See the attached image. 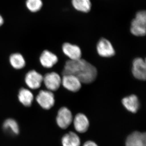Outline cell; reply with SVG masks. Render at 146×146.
<instances>
[{"mask_svg":"<svg viewBox=\"0 0 146 146\" xmlns=\"http://www.w3.org/2000/svg\"><path fill=\"white\" fill-rule=\"evenodd\" d=\"M63 53L70 60H76L81 58L82 52L80 48L75 45L69 43H64L62 46Z\"/></svg>","mask_w":146,"mask_h":146,"instance_id":"11","label":"cell"},{"mask_svg":"<svg viewBox=\"0 0 146 146\" xmlns=\"http://www.w3.org/2000/svg\"><path fill=\"white\" fill-rule=\"evenodd\" d=\"M4 129L13 134L19 133V127L18 123L13 119H9L6 120L3 125Z\"/></svg>","mask_w":146,"mask_h":146,"instance_id":"19","label":"cell"},{"mask_svg":"<svg viewBox=\"0 0 146 146\" xmlns=\"http://www.w3.org/2000/svg\"><path fill=\"white\" fill-rule=\"evenodd\" d=\"M130 31L136 36H144L146 32V13L145 11H138L131 24Z\"/></svg>","mask_w":146,"mask_h":146,"instance_id":"2","label":"cell"},{"mask_svg":"<svg viewBox=\"0 0 146 146\" xmlns=\"http://www.w3.org/2000/svg\"><path fill=\"white\" fill-rule=\"evenodd\" d=\"M9 61L11 66L15 69L20 70L25 66L26 62L23 56L20 53L11 54L9 58Z\"/></svg>","mask_w":146,"mask_h":146,"instance_id":"18","label":"cell"},{"mask_svg":"<svg viewBox=\"0 0 146 146\" xmlns=\"http://www.w3.org/2000/svg\"><path fill=\"white\" fill-rule=\"evenodd\" d=\"M72 5L74 8L80 12L88 13L91 8L90 0H72Z\"/></svg>","mask_w":146,"mask_h":146,"instance_id":"17","label":"cell"},{"mask_svg":"<svg viewBox=\"0 0 146 146\" xmlns=\"http://www.w3.org/2000/svg\"><path fill=\"white\" fill-rule=\"evenodd\" d=\"M62 143L63 146H80V139L76 133L70 132L63 136Z\"/></svg>","mask_w":146,"mask_h":146,"instance_id":"16","label":"cell"},{"mask_svg":"<svg viewBox=\"0 0 146 146\" xmlns=\"http://www.w3.org/2000/svg\"><path fill=\"white\" fill-rule=\"evenodd\" d=\"M45 86L49 91H56L60 87L62 79L58 74L55 72L48 73L43 77Z\"/></svg>","mask_w":146,"mask_h":146,"instance_id":"4","label":"cell"},{"mask_svg":"<svg viewBox=\"0 0 146 146\" xmlns=\"http://www.w3.org/2000/svg\"><path fill=\"white\" fill-rule=\"evenodd\" d=\"M18 98L22 104L26 107H29L32 104L34 96L33 93L29 89L22 88L19 91Z\"/></svg>","mask_w":146,"mask_h":146,"instance_id":"15","label":"cell"},{"mask_svg":"<svg viewBox=\"0 0 146 146\" xmlns=\"http://www.w3.org/2000/svg\"><path fill=\"white\" fill-rule=\"evenodd\" d=\"M88 118L82 113H79L76 115L74 120L75 129L79 133H84L88 129L89 127Z\"/></svg>","mask_w":146,"mask_h":146,"instance_id":"13","label":"cell"},{"mask_svg":"<svg viewBox=\"0 0 146 146\" xmlns=\"http://www.w3.org/2000/svg\"><path fill=\"white\" fill-rule=\"evenodd\" d=\"M81 83L76 77L71 74L63 75L61 82L64 88L73 92L78 91L80 89Z\"/></svg>","mask_w":146,"mask_h":146,"instance_id":"8","label":"cell"},{"mask_svg":"<svg viewBox=\"0 0 146 146\" xmlns=\"http://www.w3.org/2000/svg\"><path fill=\"white\" fill-rule=\"evenodd\" d=\"M36 100L42 108L46 110L50 109L54 104V95L52 91L41 90L36 97Z\"/></svg>","mask_w":146,"mask_h":146,"instance_id":"3","label":"cell"},{"mask_svg":"<svg viewBox=\"0 0 146 146\" xmlns=\"http://www.w3.org/2000/svg\"><path fill=\"white\" fill-rule=\"evenodd\" d=\"M43 81V76L35 70L29 71L26 75L25 82L27 86L32 89H39Z\"/></svg>","mask_w":146,"mask_h":146,"instance_id":"7","label":"cell"},{"mask_svg":"<svg viewBox=\"0 0 146 146\" xmlns=\"http://www.w3.org/2000/svg\"><path fill=\"white\" fill-rule=\"evenodd\" d=\"M97 49L98 54L102 57H112L115 54V50L112 44L104 38L101 39L98 42Z\"/></svg>","mask_w":146,"mask_h":146,"instance_id":"9","label":"cell"},{"mask_svg":"<svg viewBox=\"0 0 146 146\" xmlns=\"http://www.w3.org/2000/svg\"><path fill=\"white\" fill-rule=\"evenodd\" d=\"M122 102L126 109L132 113H136L140 106L138 97L136 95H131L124 98Z\"/></svg>","mask_w":146,"mask_h":146,"instance_id":"14","label":"cell"},{"mask_svg":"<svg viewBox=\"0 0 146 146\" xmlns=\"http://www.w3.org/2000/svg\"><path fill=\"white\" fill-rule=\"evenodd\" d=\"M73 120L72 112L66 107L60 108L58 112L56 122L59 127L62 129L68 128Z\"/></svg>","mask_w":146,"mask_h":146,"instance_id":"6","label":"cell"},{"mask_svg":"<svg viewBox=\"0 0 146 146\" xmlns=\"http://www.w3.org/2000/svg\"><path fill=\"white\" fill-rule=\"evenodd\" d=\"M125 144L126 146H146V133L133 132L128 136Z\"/></svg>","mask_w":146,"mask_h":146,"instance_id":"10","label":"cell"},{"mask_svg":"<svg viewBox=\"0 0 146 146\" xmlns=\"http://www.w3.org/2000/svg\"><path fill=\"white\" fill-rule=\"evenodd\" d=\"M96 68L86 60L80 59L69 60L65 63L63 69V75L71 74L75 76L81 83H91L97 76Z\"/></svg>","mask_w":146,"mask_h":146,"instance_id":"1","label":"cell"},{"mask_svg":"<svg viewBox=\"0 0 146 146\" xmlns=\"http://www.w3.org/2000/svg\"><path fill=\"white\" fill-rule=\"evenodd\" d=\"M40 62L43 67L45 68H52L58 61L56 55L48 50L44 51L40 56Z\"/></svg>","mask_w":146,"mask_h":146,"instance_id":"12","label":"cell"},{"mask_svg":"<svg viewBox=\"0 0 146 146\" xmlns=\"http://www.w3.org/2000/svg\"><path fill=\"white\" fill-rule=\"evenodd\" d=\"M26 5L31 12L35 13L42 8L43 2L42 0H26Z\"/></svg>","mask_w":146,"mask_h":146,"instance_id":"20","label":"cell"},{"mask_svg":"<svg viewBox=\"0 0 146 146\" xmlns=\"http://www.w3.org/2000/svg\"><path fill=\"white\" fill-rule=\"evenodd\" d=\"M132 72L134 77L139 80H145L146 78V60L141 58L133 60Z\"/></svg>","mask_w":146,"mask_h":146,"instance_id":"5","label":"cell"},{"mask_svg":"<svg viewBox=\"0 0 146 146\" xmlns=\"http://www.w3.org/2000/svg\"><path fill=\"white\" fill-rule=\"evenodd\" d=\"M4 23V20L2 16L0 15V27Z\"/></svg>","mask_w":146,"mask_h":146,"instance_id":"22","label":"cell"},{"mask_svg":"<svg viewBox=\"0 0 146 146\" xmlns=\"http://www.w3.org/2000/svg\"><path fill=\"white\" fill-rule=\"evenodd\" d=\"M83 146H98V145L93 141H88L84 143Z\"/></svg>","mask_w":146,"mask_h":146,"instance_id":"21","label":"cell"}]
</instances>
